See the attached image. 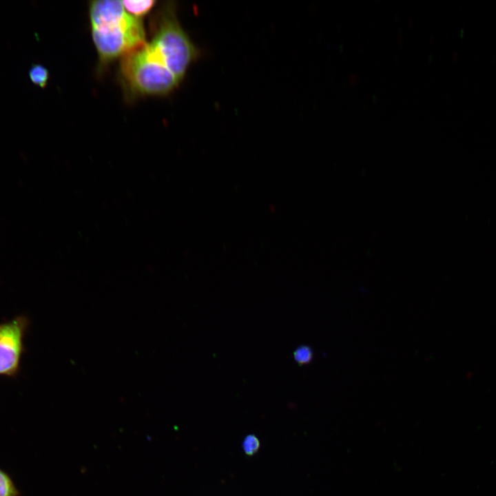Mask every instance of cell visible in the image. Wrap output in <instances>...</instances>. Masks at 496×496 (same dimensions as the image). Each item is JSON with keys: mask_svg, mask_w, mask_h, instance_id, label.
<instances>
[{"mask_svg": "<svg viewBox=\"0 0 496 496\" xmlns=\"http://www.w3.org/2000/svg\"><path fill=\"white\" fill-rule=\"evenodd\" d=\"M155 17L151 39L120 63V81L130 99L170 94L200 55L180 25L174 2H166Z\"/></svg>", "mask_w": 496, "mask_h": 496, "instance_id": "6da1fadb", "label": "cell"}, {"mask_svg": "<svg viewBox=\"0 0 496 496\" xmlns=\"http://www.w3.org/2000/svg\"><path fill=\"white\" fill-rule=\"evenodd\" d=\"M89 17L101 67L124 57L147 41L141 19L129 14L122 1H90Z\"/></svg>", "mask_w": 496, "mask_h": 496, "instance_id": "7a4b0ae2", "label": "cell"}, {"mask_svg": "<svg viewBox=\"0 0 496 496\" xmlns=\"http://www.w3.org/2000/svg\"><path fill=\"white\" fill-rule=\"evenodd\" d=\"M28 322L21 316L0 323V375L12 377L18 373Z\"/></svg>", "mask_w": 496, "mask_h": 496, "instance_id": "3957f363", "label": "cell"}, {"mask_svg": "<svg viewBox=\"0 0 496 496\" xmlns=\"http://www.w3.org/2000/svg\"><path fill=\"white\" fill-rule=\"evenodd\" d=\"M125 10L134 17L141 19L154 6L156 1H122Z\"/></svg>", "mask_w": 496, "mask_h": 496, "instance_id": "277c9868", "label": "cell"}, {"mask_svg": "<svg viewBox=\"0 0 496 496\" xmlns=\"http://www.w3.org/2000/svg\"><path fill=\"white\" fill-rule=\"evenodd\" d=\"M28 75L32 83L41 88L46 87L50 78L48 70L40 63L32 64Z\"/></svg>", "mask_w": 496, "mask_h": 496, "instance_id": "5b68a950", "label": "cell"}, {"mask_svg": "<svg viewBox=\"0 0 496 496\" xmlns=\"http://www.w3.org/2000/svg\"><path fill=\"white\" fill-rule=\"evenodd\" d=\"M19 491L10 475L0 468V496H19Z\"/></svg>", "mask_w": 496, "mask_h": 496, "instance_id": "8992f818", "label": "cell"}, {"mask_svg": "<svg viewBox=\"0 0 496 496\" xmlns=\"http://www.w3.org/2000/svg\"><path fill=\"white\" fill-rule=\"evenodd\" d=\"M293 358L294 361L300 366L309 364L313 358V349L308 345H300L293 351Z\"/></svg>", "mask_w": 496, "mask_h": 496, "instance_id": "52a82bcc", "label": "cell"}, {"mask_svg": "<svg viewBox=\"0 0 496 496\" xmlns=\"http://www.w3.org/2000/svg\"><path fill=\"white\" fill-rule=\"evenodd\" d=\"M259 441L253 435H247L242 443V446L246 454L251 455L254 454L259 448Z\"/></svg>", "mask_w": 496, "mask_h": 496, "instance_id": "ba28073f", "label": "cell"}]
</instances>
